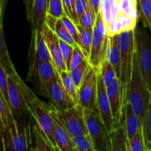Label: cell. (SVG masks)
Segmentation results:
<instances>
[{
    "label": "cell",
    "mask_w": 151,
    "mask_h": 151,
    "mask_svg": "<svg viewBox=\"0 0 151 151\" xmlns=\"http://www.w3.org/2000/svg\"><path fill=\"white\" fill-rule=\"evenodd\" d=\"M56 69L52 61H46L40 63L32 78L39 93L47 97L50 86L55 79Z\"/></svg>",
    "instance_id": "16"
},
{
    "label": "cell",
    "mask_w": 151,
    "mask_h": 151,
    "mask_svg": "<svg viewBox=\"0 0 151 151\" xmlns=\"http://www.w3.org/2000/svg\"><path fill=\"white\" fill-rule=\"evenodd\" d=\"M0 3H1V0H0Z\"/></svg>",
    "instance_id": "51"
},
{
    "label": "cell",
    "mask_w": 151,
    "mask_h": 151,
    "mask_svg": "<svg viewBox=\"0 0 151 151\" xmlns=\"http://www.w3.org/2000/svg\"><path fill=\"white\" fill-rule=\"evenodd\" d=\"M131 151H145L144 136H143L142 128L139 130L132 139L129 140Z\"/></svg>",
    "instance_id": "38"
},
{
    "label": "cell",
    "mask_w": 151,
    "mask_h": 151,
    "mask_svg": "<svg viewBox=\"0 0 151 151\" xmlns=\"http://www.w3.org/2000/svg\"><path fill=\"white\" fill-rule=\"evenodd\" d=\"M48 14L52 15L58 19H60L65 13L62 0H50L49 1Z\"/></svg>",
    "instance_id": "37"
},
{
    "label": "cell",
    "mask_w": 151,
    "mask_h": 151,
    "mask_svg": "<svg viewBox=\"0 0 151 151\" xmlns=\"http://www.w3.org/2000/svg\"><path fill=\"white\" fill-rule=\"evenodd\" d=\"M97 109L103 123L105 124L107 130L111 134L114 129V124L110 103L106 91V86L103 82L100 73L98 74V81H97Z\"/></svg>",
    "instance_id": "13"
},
{
    "label": "cell",
    "mask_w": 151,
    "mask_h": 151,
    "mask_svg": "<svg viewBox=\"0 0 151 151\" xmlns=\"http://www.w3.org/2000/svg\"><path fill=\"white\" fill-rule=\"evenodd\" d=\"M58 19H58V18L55 17V16L47 13L45 19V24L47 25V27H48L50 29H51L52 31H55L56 24H57V22Z\"/></svg>",
    "instance_id": "44"
},
{
    "label": "cell",
    "mask_w": 151,
    "mask_h": 151,
    "mask_svg": "<svg viewBox=\"0 0 151 151\" xmlns=\"http://www.w3.org/2000/svg\"><path fill=\"white\" fill-rule=\"evenodd\" d=\"M109 36L107 34L106 25L101 13L97 16L95 24L93 28L92 42L88 61L90 66L100 73L103 62L107 58Z\"/></svg>",
    "instance_id": "5"
},
{
    "label": "cell",
    "mask_w": 151,
    "mask_h": 151,
    "mask_svg": "<svg viewBox=\"0 0 151 151\" xmlns=\"http://www.w3.org/2000/svg\"><path fill=\"white\" fill-rule=\"evenodd\" d=\"M34 0H24V4L25 6V13H26L27 20L30 18L31 13H32V7H33Z\"/></svg>",
    "instance_id": "46"
},
{
    "label": "cell",
    "mask_w": 151,
    "mask_h": 151,
    "mask_svg": "<svg viewBox=\"0 0 151 151\" xmlns=\"http://www.w3.org/2000/svg\"><path fill=\"white\" fill-rule=\"evenodd\" d=\"M56 112L72 137L88 134L83 109L80 105L76 104L66 110Z\"/></svg>",
    "instance_id": "10"
},
{
    "label": "cell",
    "mask_w": 151,
    "mask_h": 151,
    "mask_svg": "<svg viewBox=\"0 0 151 151\" xmlns=\"http://www.w3.org/2000/svg\"><path fill=\"white\" fill-rule=\"evenodd\" d=\"M60 19H61L62 22H63V24H64L65 26H66V27L67 28L69 32H70L71 35H72V37H73L74 39H75L76 44L80 46L79 31H78V27H77L75 22H74L73 21H72V19H71V18H69L66 14H65L64 16H62V17L60 18Z\"/></svg>",
    "instance_id": "40"
},
{
    "label": "cell",
    "mask_w": 151,
    "mask_h": 151,
    "mask_svg": "<svg viewBox=\"0 0 151 151\" xmlns=\"http://www.w3.org/2000/svg\"><path fill=\"white\" fill-rule=\"evenodd\" d=\"M77 151H95L89 134H80L72 137Z\"/></svg>",
    "instance_id": "31"
},
{
    "label": "cell",
    "mask_w": 151,
    "mask_h": 151,
    "mask_svg": "<svg viewBox=\"0 0 151 151\" xmlns=\"http://www.w3.org/2000/svg\"><path fill=\"white\" fill-rule=\"evenodd\" d=\"M106 91L111 109L114 128H116L123 118L125 108L122 99V86L119 78H116L110 85L106 86Z\"/></svg>",
    "instance_id": "14"
},
{
    "label": "cell",
    "mask_w": 151,
    "mask_h": 151,
    "mask_svg": "<svg viewBox=\"0 0 151 151\" xmlns=\"http://www.w3.org/2000/svg\"><path fill=\"white\" fill-rule=\"evenodd\" d=\"M47 98L50 102L49 105L58 111L66 110L77 104L65 89L57 69Z\"/></svg>",
    "instance_id": "11"
},
{
    "label": "cell",
    "mask_w": 151,
    "mask_h": 151,
    "mask_svg": "<svg viewBox=\"0 0 151 151\" xmlns=\"http://www.w3.org/2000/svg\"><path fill=\"white\" fill-rule=\"evenodd\" d=\"M143 136H144L145 147L147 145L151 143V100L149 104L148 109L146 113L145 117L142 124Z\"/></svg>",
    "instance_id": "35"
},
{
    "label": "cell",
    "mask_w": 151,
    "mask_h": 151,
    "mask_svg": "<svg viewBox=\"0 0 151 151\" xmlns=\"http://www.w3.org/2000/svg\"><path fill=\"white\" fill-rule=\"evenodd\" d=\"M20 85L27 106L28 114L31 116L41 134L51 145L53 150L60 151L55 139L54 123L50 106L46 104L36 97L22 79L20 80Z\"/></svg>",
    "instance_id": "1"
},
{
    "label": "cell",
    "mask_w": 151,
    "mask_h": 151,
    "mask_svg": "<svg viewBox=\"0 0 151 151\" xmlns=\"http://www.w3.org/2000/svg\"><path fill=\"white\" fill-rule=\"evenodd\" d=\"M118 45L120 52V75L123 103H127L128 86L131 78L133 62L135 54L134 29L125 31L119 34Z\"/></svg>",
    "instance_id": "3"
},
{
    "label": "cell",
    "mask_w": 151,
    "mask_h": 151,
    "mask_svg": "<svg viewBox=\"0 0 151 151\" xmlns=\"http://www.w3.org/2000/svg\"><path fill=\"white\" fill-rule=\"evenodd\" d=\"M8 1H9V0H5V1H4V4H5V6L7 5V3L8 2Z\"/></svg>",
    "instance_id": "49"
},
{
    "label": "cell",
    "mask_w": 151,
    "mask_h": 151,
    "mask_svg": "<svg viewBox=\"0 0 151 151\" xmlns=\"http://www.w3.org/2000/svg\"><path fill=\"white\" fill-rule=\"evenodd\" d=\"M145 151H151V143L147 145L145 147Z\"/></svg>",
    "instance_id": "48"
},
{
    "label": "cell",
    "mask_w": 151,
    "mask_h": 151,
    "mask_svg": "<svg viewBox=\"0 0 151 151\" xmlns=\"http://www.w3.org/2000/svg\"><path fill=\"white\" fill-rule=\"evenodd\" d=\"M100 73L101 75L102 78H103V82H104L106 86L110 85L116 78H118L116 76V74L115 72L113 66L109 63V60L107 58L103 62L101 69H100Z\"/></svg>",
    "instance_id": "33"
},
{
    "label": "cell",
    "mask_w": 151,
    "mask_h": 151,
    "mask_svg": "<svg viewBox=\"0 0 151 151\" xmlns=\"http://www.w3.org/2000/svg\"><path fill=\"white\" fill-rule=\"evenodd\" d=\"M85 59H87L84 55V53L83 52L82 49L81 48L79 45L76 44L74 46V52H73V56H72V61H71L70 65V70L75 69V67L78 66L80 63L82 61H83Z\"/></svg>",
    "instance_id": "43"
},
{
    "label": "cell",
    "mask_w": 151,
    "mask_h": 151,
    "mask_svg": "<svg viewBox=\"0 0 151 151\" xmlns=\"http://www.w3.org/2000/svg\"><path fill=\"white\" fill-rule=\"evenodd\" d=\"M2 19L3 17L0 13V59H1V64L4 68L8 75L13 76L18 73L12 63L7 47H6L5 40H4V33H3Z\"/></svg>",
    "instance_id": "24"
},
{
    "label": "cell",
    "mask_w": 151,
    "mask_h": 151,
    "mask_svg": "<svg viewBox=\"0 0 151 151\" xmlns=\"http://www.w3.org/2000/svg\"><path fill=\"white\" fill-rule=\"evenodd\" d=\"M119 35L109 36V47L107 52V59L111 64L116 74V76L119 78L120 75V52L118 45Z\"/></svg>",
    "instance_id": "22"
},
{
    "label": "cell",
    "mask_w": 151,
    "mask_h": 151,
    "mask_svg": "<svg viewBox=\"0 0 151 151\" xmlns=\"http://www.w3.org/2000/svg\"><path fill=\"white\" fill-rule=\"evenodd\" d=\"M151 100V93L140 71L136 53L133 62L131 78L128 86L127 102L131 103L142 124Z\"/></svg>",
    "instance_id": "2"
},
{
    "label": "cell",
    "mask_w": 151,
    "mask_h": 151,
    "mask_svg": "<svg viewBox=\"0 0 151 151\" xmlns=\"http://www.w3.org/2000/svg\"><path fill=\"white\" fill-rule=\"evenodd\" d=\"M4 1L5 0H1V3H0V13H1V16L3 17V15H4V9H5V4H4Z\"/></svg>",
    "instance_id": "47"
},
{
    "label": "cell",
    "mask_w": 151,
    "mask_h": 151,
    "mask_svg": "<svg viewBox=\"0 0 151 151\" xmlns=\"http://www.w3.org/2000/svg\"><path fill=\"white\" fill-rule=\"evenodd\" d=\"M90 67H91V66H90L88 60L85 59L77 67H75V69L69 71L72 80H73L74 83H75V86L78 88V89L79 88L81 83L83 81L84 78H85L86 75L88 72Z\"/></svg>",
    "instance_id": "30"
},
{
    "label": "cell",
    "mask_w": 151,
    "mask_h": 151,
    "mask_svg": "<svg viewBox=\"0 0 151 151\" xmlns=\"http://www.w3.org/2000/svg\"><path fill=\"white\" fill-rule=\"evenodd\" d=\"M51 107V106H50ZM51 114L54 123L55 139L60 151H77L74 145L72 137L65 125L60 119L57 112L51 107Z\"/></svg>",
    "instance_id": "17"
},
{
    "label": "cell",
    "mask_w": 151,
    "mask_h": 151,
    "mask_svg": "<svg viewBox=\"0 0 151 151\" xmlns=\"http://www.w3.org/2000/svg\"><path fill=\"white\" fill-rule=\"evenodd\" d=\"M20 80L21 78L18 74L13 76L8 75L9 101L15 119L24 114H28L27 106L20 85Z\"/></svg>",
    "instance_id": "12"
},
{
    "label": "cell",
    "mask_w": 151,
    "mask_h": 151,
    "mask_svg": "<svg viewBox=\"0 0 151 151\" xmlns=\"http://www.w3.org/2000/svg\"><path fill=\"white\" fill-rule=\"evenodd\" d=\"M124 116L127 134L129 140L142 128V122L131 103L127 102L124 108Z\"/></svg>",
    "instance_id": "21"
},
{
    "label": "cell",
    "mask_w": 151,
    "mask_h": 151,
    "mask_svg": "<svg viewBox=\"0 0 151 151\" xmlns=\"http://www.w3.org/2000/svg\"><path fill=\"white\" fill-rule=\"evenodd\" d=\"M65 13L72 19L75 24H79V19L76 11V0H62Z\"/></svg>",
    "instance_id": "39"
},
{
    "label": "cell",
    "mask_w": 151,
    "mask_h": 151,
    "mask_svg": "<svg viewBox=\"0 0 151 151\" xmlns=\"http://www.w3.org/2000/svg\"><path fill=\"white\" fill-rule=\"evenodd\" d=\"M97 16L94 13L91 7L88 9L79 18V24L85 28H94Z\"/></svg>",
    "instance_id": "41"
},
{
    "label": "cell",
    "mask_w": 151,
    "mask_h": 151,
    "mask_svg": "<svg viewBox=\"0 0 151 151\" xmlns=\"http://www.w3.org/2000/svg\"><path fill=\"white\" fill-rule=\"evenodd\" d=\"M119 12V0H101L100 13L106 27L116 19Z\"/></svg>",
    "instance_id": "23"
},
{
    "label": "cell",
    "mask_w": 151,
    "mask_h": 151,
    "mask_svg": "<svg viewBox=\"0 0 151 151\" xmlns=\"http://www.w3.org/2000/svg\"><path fill=\"white\" fill-rule=\"evenodd\" d=\"M98 72L90 67L78 91V104L85 110H97Z\"/></svg>",
    "instance_id": "9"
},
{
    "label": "cell",
    "mask_w": 151,
    "mask_h": 151,
    "mask_svg": "<svg viewBox=\"0 0 151 151\" xmlns=\"http://www.w3.org/2000/svg\"><path fill=\"white\" fill-rule=\"evenodd\" d=\"M84 116L88 134L95 151H111V134L103 123L97 110H85Z\"/></svg>",
    "instance_id": "6"
},
{
    "label": "cell",
    "mask_w": 151,
    "mask_h": 151,
    "mask_svg": "<svg viewBox=\"0 0 151 151\" xmlns=\"http://www.w3.org/2000/svg\"><path fill=\"white\" fill-rule=\"evenodd\" d=\"M46 61H52L48 47L41 29H34L32 30L30 47L28 54L29 69L27 81H30L40 63Z\"/></svg>",
    "instance_id": "8"
},
{
    "label": "cell",
    "mask_w": 151,
    "mask_h": 151,
    "mask_svg": "<svg viewBox=\"0 0 151 151\" xmlns=\"http://www.w3.org/2000/svg\"><path fill=\"white\" fill-rule=\"evenodd\" d=\"M54 32L58 36V38L60 40H62V41L68 43V44L73 46V47L77 44L75 39L72 37V35L69 32V30L66 27V26L63 24V22H62V20L60 19H59L58 20Z\"/></svg>",
    "instance_id": "32"
},
{
    "label": "cell",
    "mask_w": 151,
    "mask_h": 151,
    "mask_svg": "<svg viewBox=\"0 0 151 151\" xmlns=\"http://www.w3.org/2000/svg\"><path fill=\"white\" fill-rule=\"evenodd\" d=\"M31 134L34 137V147H32V150H54L52 147L51 145L50 144L47 139L44 137V136L41 134L40 130L38 127L34 123L32 130L31 131Z\"/></svg>",
    "instance_id": "29"
},
{
    "label": "cell",
    "mask_w": 151,
    "mask_h": 151,
    "mask_svg": "<svg viewBox=\"0 0 151 151\" xmlns=\"http://www.w3.org/2000/svg\"><path fill=\"white\" fill-rule=\"evenodd\" d=\"M59 43H60V50H61L63 58L64 60L65 63H66V69L69 72V70H70L71 61H72V56H73L74 47L60 39H59Z\"/></svg>",
    "instance_id": "36"
},
{
    "label": "cell",
    "mask_w": 151,
    "mask_h": 151,
    "mask_svg": "<svg viewBox=\"0 0 151 151\" xmlns=\"http://www.w3.org/2000/svg\"><path fill=\"white\" fill-rule=\"evenodd\" d=\"M60 75V80L64 86L65 89L67 91L69 95L72 97V100L78 104V88L75 86L72 76L70 75V72L67 70L61 71L58 72Z\"/></svg>",
    "instance_id": "27"
},
{
    "label": "cell",
    "mask_w": 151,
    "mask_h": 151,
    "mask_svg": "<svg viewBox=\"0 0 151 151\" xmlns=\"http://www.w3.org/2000/svg\"><path fill=\"white\" fill-rule=\"evenodd\" d=\"M90 7L93 10L96 16H98L100 13L101 7V0H88Z\"/></svg>",
    "instance_id": "45"
},
{
    "label": "cell",
    "mask_w": 151,
    "mask_h": 151,
    "mask_svg": "<svg viewBox=\"0 0 151 151\" xmlns=\"http://www.w3.org/2000/svg\"><path fill=\"white\" fill-rule=\"evenodd\" d=\"M0 63H1V59H0Z\"/></svg>",
    "instance_id": "50"
},
{
    "label": "cell",
    "mask_w": 151,
    "mask_h": 151,
    "mask_svg": "<svg viewBox=\"0 0 151 151\" xmlns=\"http://www.w3.org/2000/svg\"><path fill=\"white\" fill-rule=\"evenodd\" d=\"M49 1L50 0H34L32 13L28 20L32 30L41 29L47 15Z\"/></svg>",
    "instance_id": "20"
},
{
    "label": "cell",
    "mask_w": 151,
    "mask_h": 151,
    "mask_svg": "<svg viewBox=\"0 0 151 151\" xmlns=\"http://www.w3.org/2000/svg\"><path fill=\"white\" fill-rule=\"evenodd\" d=\"M112 151H131L129 139L126 131L125 116L116 128L111 133Z\"/></svg>",
    "instance_id": "19"
},
{
    "label": "cell",
    "mask_w": 151,
    "mask_h": 151,
    "mask_svg": "<svg viewBox=\"0 0 151 151\" xmlns=\"http://www.w3.org/2000/svg\"><path fill=\"white\" fill-rule=\"evenodd\" d=\"M41 32L43 34L44 39H45L47 45L48 47L49 52L51 56L52 61L55 68L58 70V72L67 70L66 69V63L62 55L61 50H60L59 38L55 33L54 31L47 27L45 22L41 27Z\"/></svg>",
    "instance_id": "15"
},
{
    "label": "cell",
    "mask_w": 151,
    "mask_h": 151,
    "mask_svg": "<svg viewBox=\"0 0 151 151\" xmlns=\"http://www.w3.org/2000/svg\"><path fill=\"white\" fill-rule=\"evenodd\" d=\"M0 91L2 93L4 98L6 99L9 106H10L8 96V74L7 73L6 70L1 63H0Z\"/></svg>",
    "instance_id": "42"
},
{
    "label": "cell",
    "mask_w": 151,
    "mask_h": 151,
    "mask_svg": "<svg viewBox=\"0 0 151 151\" xmlns=\"http://www.w3.org/2000/svg\"><path fill=\"white\" fill-rule=\"evenodd\" d=\"M15 118L8 103L0 91V133H1V136L9 128L12 121Z\"/></svg>",
    "instance_id": "25"
},
{
    "label": "cell",
    "mask_w": 151,
    "mask_h": 151,
    "mask_svg": "<svg viewBox=\"0 0 151 151\" xmlns=\"http://www.w3.org/2000/svg\"><path fill=\"white\" fill-rule=\"evenodd\" d=\"M79 31L80 35V47L82 49L84 55L87 60L90 54L91 42H92L93 28H85L81 24H76Z\"/></svg>",
    "instance_id": "26"
},
{
    "label": "cell",
    "mask_w": 151,
    "mask_h": 151,
    "mask_svg": "<svg viewBox=\"0 0 151 151\" xmlns=\"http://www.w3.org/2000/svg\"><path fill=\"white\" fill-rule=\"evenodd\" d=\"M142 25L134 29L135 53L143 78L151 93V33Z\"/></svg>",
    "instance_id": "4"
},
{
    "label": "cell",
    "mask_w": 151,
    "mask_h": 151,
    "mask_svg": "<svg viewBox=\"0 0 151 151\" xmlns=\"http://www.w3.org/2000/svg\"><path fill=\"white\" fill-rule=\"evenodd\" d=\"M137 1L138 0H119L120 10L129 16L139 19Z\"/></svg>",
    "instance_id": "34"
},
{
    "label": "cell",
    "mask_w": 151,
    "mask_h": 151,
    "mask_svg": "<svg viewBox=\"0 0 151 151\" xmlns=\"http://www.w3.org/2000/svg\"><path fill=\"white\" fill-rule=\"evenodd\" d=\"M137 18L129 16L120 10L116 19L106 26V31L109 36L119 35L125 31L132 30L135 29L138 23Z\"/></svg>",
    "instance_id": "18"
},
{
    "label": "cell",
    "mask_w": 151,
    "mask_h": 151,
    "mask_svg": "<svg viewBox=\"0 0 151 151\" xmlns=\"http://www.w3.org/2000/svg\"><path fill=\"white\" fill-rule=\"evenodd\" d=\"M139 18L143 26L145 27L151 33V0H138Z\"/></svg>",
    "instance_id": "28"
},
{
    "label": "cell",
    "mask_w": 151,
    "mask_h": 151,
    "mask_svg": "<svg viewBox=\"0 0 151 151\" xmlns=\"http://www.w3.org/2000/svg\"><path fill=\"white\" fill-rule=\"evenodd\" d=\"M29 126L19 125L16 119L1 135L3 150L26 151L31 148V131Z\"/></svg>",
    "instance_id": "7"
}]
</instances>
